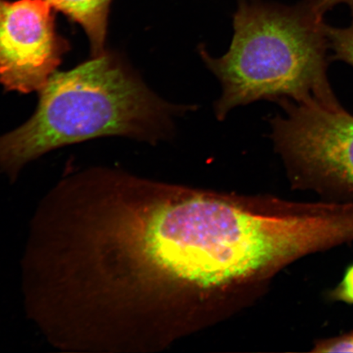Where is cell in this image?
I'll return each mask as SVG.
<instances>
[{
	"label": "cell",
	"instance_id": "5b68a950",
	"mask_svg": "<svg viewBox=\"0 0 353 353\" xmlns=\"http://www.w3.org/2000/svg\"><path fill=\"white\" fill-rule=\"evenodd\" d=\"M46 0H0V83L7 91H41L70 50Z\"/></svg>",
	"mask_w": 353,
	"mask_h": 353
},
{
	"label": "cell",
	"instance_id": "52a82bcc",
	"mask_svg": "<svg viewBox=\"0 0 353 353\" xmlns=\"http://www.w3.org/2000/svg\"><path fill=\"white\" fill-rule=\"evenodd\" d=\"M350 26L344 28L325 25L329 50L333 52L332 59L343 61L353 68V10Z\"/></svg>",
	"mask_w": 353,
	"mask_h": 353
},
{
	"label": "cell",
	"instance_id": "8992f818",
	"mask_svg": "<svg viewBox=\"0 0 353 353\" xmlns=\"http://www.w3.org/2000/svg\"><path fill=\"white\" fill-rule=\"evenodd\" d=\"M52 8L63 12L85 30L92 57L105 51L108 17L112 0H46Z\"/></svg>",
	"mask_w": 353,
	"mask_h": 353
},
{
	"label": "cell",
	"instance_id": "30bf717a",
	"mask_svg": "<svg viewBox=\"0 0 353 353\" xmlns=\"http://www.w3.org/2000/svg\"><path fill=\"white\" fill-rule=\"evenodd\" d=\"M308 6L316 16L323 19L326 12L339 4H347L353 10V0H305Z\"/></svg>",
	"mask_w": 353,
	"mask_h": 353
},
{
	"label": "cell",
	"instance_id": "9c48e42d",
	"mask_svg": "<svg viewBox=\"0 0 353 353\" xmlns=\"http://www.w3.org/2000/svg\"><path fill=\"white\" fill-rule=\"evenodd\" d=\"M327 298L330 301L353 305V262L345 269L339 283L329 291Z\"/></svg>",
	"mask_w": 353,
	"mask_h": 353
},
{
	"label": "cell",
	"instance_id": "7a4b0ae2",
	"mask_svg": "<svg viewBox=\"0 0 353 353\" xmlns=\"http://www.w3.org/2000/svg\"><path fill=\"white\" fill-rule=\"evenodd\" d=\"M197 105L161 98L117 52L55 72L24 125L0 137V171L13 183L23 167L64 145L121 136L152 145L174 138L176 119Z\"/></svg>",
	"mask_w": 353,
	"mask_h": 353
},
{
	"label": "cell",
	"instance_id": "ba28073f",
	"mask_svg": "<svg viewBox=\"0 0 353 353\" xmlns=\"http://www.w3.org/2000/svg\"><path fill=\"white\" fill-rule=\"evenodd\" d=\"M312 352L316 353H353V330L348 332L317 339Z\"/></svg>",
	"mask_w": 353,
	"mask_h": 353
},
{
	"label": "cell",
	"instance_id": "6da1fadb",
	"mask_svg": "<svg viewBox=\"0 0 353 353\" xmlns=\"http://www.w3.org/2000/svg\"><path fill=\"white\" fill-rule=\"evenodd\" d=\"M300 259L296 201L107 167L79 176L50 246L61 302L108 353L157 351L217 323Z\"/></svg>",
	"mask_w": 353,
	"mask_h": 353
},
{
	"label": "cell",
	"instance_id": "3957f363",
	"mask_svg": "<svg viewBox=\"0 0 353 353\" xmlns=\"http://www.w3.org/2000/svg\"><path fill=\"white\" fill-rule=\"evenodd\" d=\"M325 25L305 0L295 6L241 0L228 50L214 57L204 44L197 47L222 88L214 105L217 120L261 100L343 110L329 81Z\"/></svg>",
	"mask_w": 353,
	"mask_h": 353
},
{
	"label": "cell",
	"instance_id": "277c9868",
	"mask_svg": "<svg viewBox=\"0 0 353 353\" xmlns=\"http://www.w3.org/2000/svg\"><path fill=\"white\" fill-rule=\"evenodd\" d=\"M283 113L269 120L271 139L291 187L321 201H353V116L314 104L278 101Z\"/></svg>",
	"mask_w": 353,
	"mask_h": 353
}]
</instances>
